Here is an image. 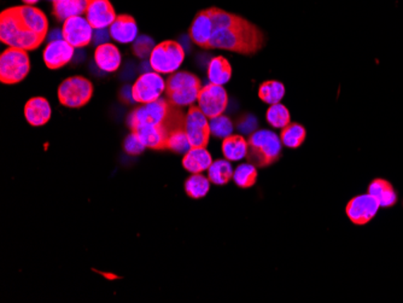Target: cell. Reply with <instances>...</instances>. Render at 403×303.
<instances>
[{
  "instance_id": "cell-1",
  "label": "cell",
  "mask_w": 403,
  "mask_h": 303,
  "mask_svg": "<svg viewBox=\"0 0 403 303\" xmlns=\"http://www.w3.org/2000/svg\"><path fill=\"white\" fill-rule=\"evenodd\" d=\"M190 37L204 50H226L253 56L263 49L266 37L258 25L222 8L200 10L192 22Z\"/></svg>"
},
{
  "instance_id": "cell-2",
  "label": "cell",
  "mask_w": 403,
  "mask_h": 303,
  "mask_svg": "<svg viewBox=\"0 0 403 303\" xmlns=\"http://www.w3.org/2000/svg\"><path fill=\"white\" fill-rule=\"evenodd\" d=\"M49 33V20L40 8L21 5L0 13V40L8 47L37 50Z\"/></svg>"
},
{
  "instance_id": "cell-3",
  "label": "cell",
  "mask_w": 403,
  "mask_h": 303,
  "mask_svg": "<svg viewBox=\"0 0 403 303\" xmlns=\"http://www.w3.org/2000/svg\"><path fill=\"white\" fill-rule=\"evenodd\" d=\"M185 121L186 117L179 107H175L167 98H160L134 109L128 115L127 124L131 131L144 126L167 125L172 133L175 129L185 127Z\"/></svg>"
},
{
  "instance_id": "cell-4",
  "label": "cell",
  "mask_w": 403,
  "mask_h": 303,
  "mask_svg": "<svg viewBox=\"0 0 403 303\" xmlns=\"http://www.w3.org/2000/svg\"><path fill=\"white\" fill-rule=\"evenodd\" d=\"M282 150L283 143L278 134L268 129H258L250 134L246 160L256 168H266L279 161Z\"/></svg>"
},
{
  "instance_id": "cell-5",
  "label": "cell",
  "mask_w": 403,
  "mask_h": 303,
  "mask_svg": "<svg viewBox=\"0 0 403 303\" xmlns=\"http://www.w3.org/2000/svg\"><path fill=\"white\" fill-rule=\"evenodd\" d=\"M202 90L197 75L190 71H175L167 79L166 97L175 107H186L195 103Z\"/></svg>"
},
{
  "instance_id": "cell-6",
  "label": "cell",
  "mask_w": 403,
  "mask_h": 303,
  "mask_svg": "<svg viewBox=\"0 0 403 303\" xmlns=\"http://www.w3.org/2000/svg\"><path fill=\"white\" fill-rule=\"evenodd\" d=\"M30 59L28 52L17 47H8L0 54V81L4 85H16L28 76Z\"/></svg>"
},
{
  "instance_id": "cell-7",
  "label": "cell",
  "mask_w": 403,
  "mask_h": 303,
  "mask_svg": "<svg viewBox=\"0 0 403 303\" xmlns=\"http://www.w3.org/2000/svg\"><path fill=\"white\" fill-rule=\"evenodd\" d=\"M149 59L150 66L158 74H173L181 67L185 51L179 42L164 40L155 46Z\"/></svg>"
},
{
  "instance_id": "cell-8",
  "label": "cell",
  "mask_w": 403,
  "mask_h": 303,
  "mask_svg": "<svg viewBox=\"0 0 403 303\" xmlns=\"http://www.w3.org/2000/svg\"><path fill=\"white\" fill-rule=\"evenodd\" d=\"M93 83L83 76H71L59 85V103L71 109L85 107L93 96Z\"/></svg>"
},
{
  "instance_id": "cell-9",
  "label": "cell",
  "mask_w": 403,
  "mask_h": 303,
  "mask_svg": "<svg viewBox=\"0 0 403 303\" xmlns=\"http://www.w3.org/2000/svg\"><path fill=\"white\" fill-rule=\"evenodd\" d=\"M166 91V81L156 71H149L140 75L131 88L134 102L140 104L151 103L160 100Z\"/></svg>"
},
{
  "instance_id": "cell-10",
  "label": "cell",
  "mask_w": 403,
  "mask_h": 303,
  "mask_svg": "<svg viewBox=\"0 0 403 303\" xmlns=\"http://www.w3.org/2000/svg\"><path fill=\"white\" fill-rule=\"evenodd\" d=\"M185 129L191 148L208 146L212 134L210 124L208 122V117L204 115L200 107H196L193 104L190 105L185 121Z\"/></svg>"
},
{
  "instance_id": "cell-11",
  "label": "cell",
  "mask_w": 403,
  "mask_h": 303,
  "mask_svg": "<svg viewBox=\"0 0 403 303\" xmlns=\"http://www.w3.org/2000/svg\"><path fill=\"white\" fill-rule=\"evenodd\" d=\"M197 102L204 115L212 120L214 117L224 115L229 105V95L224 86L210 83L202 88Z\"/></svg>"
},
{
  "instance_id": "cell-12",
  "label": "cell",
  "mask_w": 403,
  "mask_h": 303,
  "mask_svg": "<svg viewBox=\"0 0 403 303\" xmlns=\"http://www.w3.org/2000/svg\"><path fill=\"white\" fill-rule=\"evenodd\" d=\"M378 202L374 200L370 194L359 195L353 197L345 206V214L354 225L363 226L373 220L378 213Z\"/></svg>"
},
{
  "instance_id": "cell-13",
  "label": "cell",
  "mask_w": 403,
  "mask_h": 303,
  "mask_svg": "<svg viewBox=\"0 0 403 303\" xmlns=\"http://www.w3.org/2000/svg\"><path fill=\"white\" fill-rule=\"evenodd\" d=\"M62 34L63 39L73 47L81 49L90 45L93 40V27L90 25L88 18L71 17L63 23Z\"/></svg>"
},
{
  "instance_id": "cell-14",
  "label": "cell",
  "mask_w": 403,
  "mask_h": 303,
  "mask_svg": "<svg viewBox=\"0 0 403 303\" xmlns=\"http://www.w3.org/2000/svg\"><path fill=\"white\" fill-rule=\"evenodd\" d=\"M75 47L64 39L54 40L46 45L42 59L46 67L51 71H57L67 66L74 57Z\"/></svg>"
},
{
  "instance_id": "cell-15",
  "label": "cell",
  "mask_w": 403,
  "mask_h": 303,
  "mask_svg": "<svg viewBox=\"0 0 403 303\" xmlns=\"http://www.w3.org/2000/svg\"><path fill=\"white\" fill-rule=\"evenodd\" d=\"M85 15L93 30L108 28L117 17L110 0H91Z\"/></svg>"
},
{
  "instance_id": "cell-16",
  "label": "cell",
  "mask_w": 403,
  "mask_h": 303,
  "mask_svg": "<svg viewBox=\"0 0 403 303\" xmlns=\"http://www.w3.org/2000/svg\"><path fill=\"white\" fill-rule=\"evenodd\" d=\"M136 134L143 145L152 150H167V141L171 129L167 125L144 126L131 131Z\"/></svg>"
},
{
  "instance_id": "cell-17",
  "label": "cell",
  "mask_w": 403,
  "mask_h": 303,
  "mask_svg": "<svg viewBox=\"0 0 403 303\" xmlns=\"http://www.w3.org/2000/svg\"><path fill=\"white\" fill-rule=\"evenodd\" d=\"M109 32H110V37L115 42H120V44L133 42L138 35L137 21L133 16L122 13L116 17L115 21L112 22Z\"/></svg>"
},
{
  "instance_id": "cell-18",
  "label": "cell",
  "mask_w": 403,
  "mask_h": 303,
  "mask_svg": "<svg viewBox=\"0 0 403 303\" xmlns=\"http://www.w3.org/2000/svg\"><path fill=\"white\" fill-rule=\"evenodd\" d=\"M25 117L33 127H42L51 119V105L44 97H33L25 105Z\"/></svg>"
},
{
  "instance_id": "cell-19",
  "label": "cell",
  "mask_w": 403,
  "mask_h": 303,
  "mask_svg": "<svg viewBox=\"0 0 403 303\" xmlns=\"http://www.w3.org/2000/svg\"><path fill=\"white\" fill-rule=\"evenodd\" d=\"M367 194H370L383 208L394 207L399 200L395 187L385 179L378 178L372 180L368 185Z\"/></svg>"
},
{
  "instance_id": "cell-20",
  "label": "cell",
  "mask_w": 403,
  "mask_h": 303,
  "mask_svg": "<svg viewBox=\"0 0 403 303\" xmlns=\"http://www.w3.org/2000/svg\"><path fill=\"white\" fill-rule=\"evenodd\" d=\"M121 61L122 57L117 46L110 42L97 46L95 51V62L102 71L107 73L116 71L120 68Z\"/></svg>"
},
{
  "instance_id": "cell-21",
  "label": "cell",
  "mask_w": 403,
  "mask_h": 303,
  "mask_svg": "<svg viewBox=\"0 0 403 303\" xmlns=\"http://www.w3.org/2000/svg\"><path fill=\"white\" fill-rule=\"evenodd\" d=\"M212 165V154L207 148H191L184 155L183 166L191 174L203 173Z\"/></svg>"
},
{
  "instance_id": "cell-22",
  "label": "cell",
  "mask_w": 403,
  "mask_h": 303,
  "mask_svg": "<svg viewBox=\"0 0 403 303\" xmlns=\"http://www.w3.org/2000/svg\"><path fill=\"white\" fill-rule=\"evenodd\" d=\"M91 0H56L52 1V15L59 21H66L74 16H81L88 11Z\"/></svg>"
},
{
  "instance_id": "cell-23",
  "label": "cell",
  "mask_w": 403,
  "mask_h": 303,
  "mask_svg": "<svg viewBox=\"0 0 403 303\" xmlns=\"http://www.w3.org/2000/svg\"><path fill=\"white\" fill-rule=\"evenodd\" d=\"M222 154L227 161H239L246 158L248 154V141L239 134H231L222 141Z\"/></svg>"
},
{
  "instance_id": "cell-24",
  "label": "cell",
  "mask_w": 403,
  "mask_h": 303,
  "mask_svg": "<svg viewBox=\"0 0 403 303\" xmlns=\"http://www.w3.org/2000/svg\"><path fill=\"white\" fill-rule=\"evenodd\" d=\"M232 78V66L224 56H217L208 66V79L212 83L224 86Z\"/></svg>"
},
{
  "instance_id": "cell-25",
  "label": "cell",
  "mask_w": 403,
  "mask_h": 303,
  "mask_svg": "<svg viewBox=\"0 0 403 303\" xmlns=\"http://www.w3.org/2000/svg\"><path fill=\"white\" fill-rule=\"evenodd\" d=\"M279 137L282 139L284 146H287L289 149H299L306 141L307 129L301 124L290 122L287 127L282 129Z\"/></svg>"
},
{
  "instance_id": "cell-26",
  "label": "cell",
  "mask_w": 403,
  "mask_h": 303,
  "mask_svg": "<svg viewBox=\"0 0 403 303\" xmlns=\"http://www.w3.org/2000/svg\"><path fill=\"white\" fill-rule=\"evenodd\" d=\"M284 96H285V86L283 83L277 80H267L258 88V98L263 103L270 105L280 103Z\"/></svg>"
},
{
  "instance_id": "cell-27",
  "label": "cell",
  "mask_w": 403,
  "mask_h": 303,
  "mask_svg": "<svg viewBox=\"0 0 403 303\" xmlns=\"http://www.w3.org/2000/svg\"><path fill=\"white\" fill-rule=\"evenodd\" d=\"M232 166L227 160H217L212 162V166L208 170V179L210 183L217 186H224L229 183V180L233 179Z\"/></svg>"
},
{
  "instance_id": "cell-28",
  "label": "cell",
  "mask_w": 403,
  "mask_h": 303,
  "mask_svg": "<svg viewBox=\"0 0 403 303\" xmlns=\"http://www.w3.org/2000/svg\"><path fill=\"white\" fill-rule=\"evenodd\" d=\"M209 190H210V180L202 175V173L190 175L185 182L186 195L193 200L203 198L208 195Z\"/></svg>"
},
{
  "instance_id": "cell-29",
  "label": "cell",
  "mask_w": 403,
  "mask_h": 303,
  "mask_svg": "<svg viewBox=\"0 0 403 303\" xmlns=\"http://www.w3.org/2000/svg\"><path fill=\"white\" fill-rule=\"evenodd\" d=\"M258 168L249 162L239 165L233 174L234 183L241 189H250L254 186L258 182Z\"/></svg>"
},
{
  "instance_id": "cell-30",
  "label": "cell",
  "mask_w": 403,
  "mask_h": 303,
  "mask_svg": "<svg viewBox=\"0 0 403 303\" xmlns=\"http://www.w3.org/2000/svg\"><path fill=\"white\" fill-rule=\"evenodd\" d=\"M266 120L275 129H284L291 122V114L284 104H273L267 110Z\"/></svg>"
},
{
  "instance_id": "cell-31",
  "label": "cell",
  "mask_w": 403,
  "mask_h": 303,
  "mask_svg": "<svg viewBox=\"0 0 403 303\" xmlns=\"http://www.w3.org/2000/svg\"><path fill=\"white\" fill-rule=\"evenodd\" d=\"M190 149H191V144L187 137L185 127L175 129L169 134L168 141H167V150H172L175 154L185 155Z\"/></svg>"
},
{
  "instance_id": "cell-32",
  "label": "cell",
  "mask_w": 403,
  "mask_h": 303,
  "mask_svg": "<svg viewBox=\"0 0 403 303\" xmlns=\"http://www.w3.org/2000/svg\"><path fill=\"white\" fill-rule=\"evenodd\" d=\"M210 131L214 137L226 138L231 136L233 132V124L231 119L224 115L214 117L210 121Z\"/></svg>"
},
{
  "instance_id": "cell-33",
  "label": "cell",
  "mask_w": 403,
  "mask_h": 303,
  "mask_svg": "<svg viewBox=\"0 0 403 303\" xmlns=\"http://www.w3.org/2000/svg\"><path fill=\"white\" fill-rule=\"evenodd\" d=\"M155 40L148 35H140L134 40L133 54L139 57V59H150V56L152 54L155 49Z\"/></svg>"
},
{
  "instance_id": "cell-34",
  "label": "cell",
  "mask_w": 403,
  "mask_h": 303,
  "mask_svg": "<svg viewBox=\"0 0 403 303\" xmlns=\"http://www.w3.org/2000/svg\"><path fill=\"white\" fill-rule=\"evenodd\" d=\"M125 150L127 154L137 156V155L142 154L145 150V146L143 145L142 141H139V138L136 134L131 133L125 141Z\"/></svg>"
},
{
  "instance_id": "cell-35",
  "label": "cell",
  "mask_w": 403,
  "mask_h": 303,
  "mask_svg": "<svg viewBox=\"0 0 403 303\" xmlns=\"http://www.w3.org/2000/svg\"><path fill=\"white\" fill-rule=\"evenodd\" d=\"M109 37H110V32L107 30V28H104V30H96L95 33H93V40L92 42H95V44H97V45H102V44H105V42H108Z\"/></svg>"
},
{
  "instance_id": "cell-36",
  "label": "cell",
  "mask_w": 403,
  "mask_h": 303,
  "mask_svg": "<svg viewBox=\"0 0 403 303\" xmlns=\"http://www.w3.org/2000/svg\"><path fill=\"white\" fill-rule=\"evenodd\" d=\"M22 1H23V3H25V5H34L37 4L39 0H22Z\"/></svg>"
},
{
  "instance_id": "cell-37",
  "label": "cell",
  "mask_w": 403,
  "mask_h": 303,
  "mask_svg": "<svg viewBox=\"0 0 403 303\" xmlns=\"http://www.w3.org/2000/svg\"><path fill=\"white\" fill-rule=\"evenodd\" d=\"M52 1H56V0H52Z\"/></svg>"
}]
</instances>
